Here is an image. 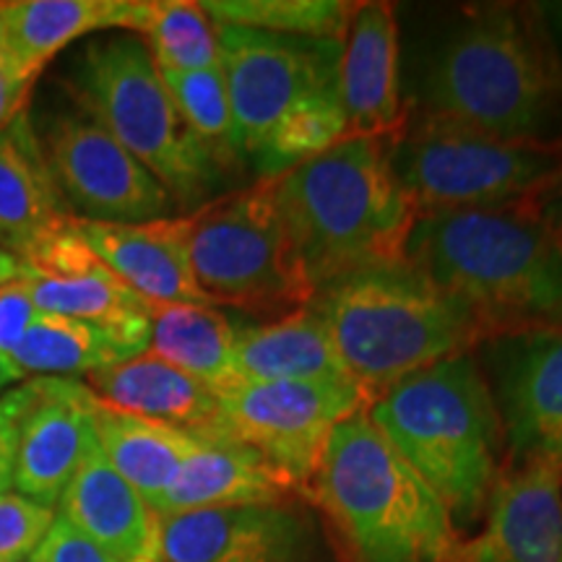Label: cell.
<instances>
[{
    "mask_svg": "<svg viewBox=\"0 0 562 562\" xmlns=\"http://www.w3.org/2000/svg\"><path fill=\"white\" fill-rule=\"evenodd\" d=\"M74 222L55 186L30 110L0 128V248L19 261L53 232Z\"/></svg>",
    "mask_w": 562,
    "mask_h": 562,
    "instance_id": "obj_20",
    "label": "cell"
},
{
    "mask_svg": "<svg viewBox=\"0 0 562 562\" xmlns=\"http://www.w3.org/2000/svg\"><path fill=\"white\" fill-rule=\"evenodd\" d=\"M140 351L121 336L94 323L37 313V318L11 351V362L24 378H76L133 360Z\"/></svg>",
    "mask_w": 562,
    "mask_h": 562,
    "instance_id": "obj_28",
    "label": "cell"
},
{
    "mask_svg": "<svg viewBox=\"0 0 562 562\" xmlns=\"http://www.w3.org/2000/svg\"><path fill=\"white\" fill-rule=\"evenodd\" d=\"M32 277H34V273L26 269V266L21 263L16 256H11L9 250L0 248V286L13 284V281H26Z\"/></svg>",
    "mask_w": 562,
    "mask_h": 562,
    "instance_id": "obj_39",
    "label": "cell"
},
{
    "mask_svg": "<svg viewBox=\"0 0 562 562\" xmlns=\"http://www.w3.org/2000/svg\"><path fill=\"white\" fill-rule=\"evenodd\" d=\"M362 409L368 398L357 385L240 381L220 393V417L206 438L256 451L307 501L334 430Z\"/></svg>",
    "mask_w": 562,
    "mask_h": 562,
    "instance_id": "obj_10",
    "label": "cell"
},
{
    "mask_svg": "<svg viewBox=\"0 0 562 562\" xmlns=\"http://www.w3.org/2000/svg\"><path fill=\"white\" fill-rule=\"evenodd\" d=\"M24 562H30V560H24Z\"/></svg>",
    "mask_w": 562,
    "mask_h": 562,
    "instance_id": "obj_42",
    "label": "cell"
},
{
    "mask_svg": "<svg viewBox=\"0 0 562 562\" xmlns=\"http://www.w3.org/2000/svg\"><path fill=\"white\" fill-rule=\"evenodd\" d=\"M161 79H165V87L170 91L186 128L193 133V138L209 154V159L220 167L224 178L232 172H240L243 159L237 154L235 123H232L229 94L222 68L214 66L186 70V74H161Z\"/></svg>",
    "mask_w": 562,
    "mask_h": 562,
    "instance_id": "obj_31",
    "label": "cell"
},
{
    "mask_svg": "<svg viewBox=\"0 0 562 562\" xmlns=\"http://www.w3.org/2000/svg\"><path fill=\"white\" fill-rule=\"evenodd\" d=\"M372 425L440 497L472 524L501 476L503 425L476 351L414 372L368 406Z\"/></svg>",
    "mask_w": 562,
    "mask_h": 562,
    "instance_id": "obj_6",
    "label": "cell"
},
{
    "mask_svg": "<svg viewBox=\"0 0 562 562\" xmlns=\"http://www.w3.org/2000/svg\"><path fill=\"white\" fill-rule=\"evenodd\" d=\"M307 503L331 521L347 562H461L451 513L368 409L334 430Z\"/></svg>",
    "mask_w": 562,
    "mask_h": 562,
    "instance_id": "obj_5",
    "label": "cell"
},
{
    "mask_svg": "<svg viewBox=\"0 0 562 562\" xmlns=\"http://www.w3.org/2000/svg\"><path fill=\"white\" fill-rule=\"evenodd\" d=\"M91 422L104 459L151 508L201 442L199 435L115 409L100 398Z\"/></svg>",
    "mask_w": 562,
    "mask_h": 562,
    "instance_id": "obj_25",
    "label": "cell"
},
{
    "mask_svg": "<svg viewBox=\"0 0 562 562\" xmlns=\"http://www.w3.org/2000/svg\"><path fill=\"white\" fill-rule=\"evenodd\" d=\"M461 562H562V472L516 463L501 472L484 529L463 542Z\"/></svg>",
    "mask_w": 562,
    "mask_h": 562,
    "instance_id": "obj_16",
    "label": "cell"
},
{
    "mask_svg": "<svg viewBox=\"0 0 562 562\" xmlns=\"http://www.w3.org/2000/svg\"><path fill=\"white\" fill-rule=\"evenodd\" d=\"M404 258L461 300L487 339L562 328V250L526 203L419 214Z\"/></svg>",
    "mask_w": 562,
    "mask_h": 562,
    "instance_id": "obj_2",
    "label": "cell"
},
{
    "mask_svg": "<svg viewBox=\"0 0 562 562\" xmlns=\"http://www.w3.org/2000/svg\"><path fill=\"white\" fill-rule=\"evenodd\" d=\"M34 83L24 81L16 70L11 68V63L0 53V128H5L13 117L21 115L30 102V91Z\"/></svg>",
    "mask_w": 562,
    "mask_h": 562,
    "instance_id": "obj_38",
    "label": "cell"
},
{
    "mask_svg": "<svg viewBox=\"0 0 562 562\" xmlns=\"http://www.w3.org/2000/svg\"><path fill=\"white\" fill-rule=\"evenodd\" d=\"M300 492L269 461L240 442L201 438L199 448L182 461L170 487L154 503V513L281 503ZM305 501V497H302Z\"/></svg>",
    "mask_w": 562,
    "mask_h": 562,
    "instance_id": "obj_21",
    "label": "cell"
},
{
    "mask_svg": "<svg viewBox=\"0 0 562 562\" xmlns=\"http://www.w3.org/2000/svg\"><path fill=\"white\" fill-rule=\"evenodd\" d=\"M311 307L368 406L414 372L487 341L476 315L406 258L328 281Z\"/></svg>",
    "mask_w": 562,
    "mask_h": 562,
    "instance_id": "obj_3",
    "label": "cell"
},
{
    "mask_svg": "<svg viewBox=\"0 0 562 562\" xmlns=\"http://www.w3.org/2000/svg\"><path fill=\"white\" fill-rule=\"evenodd\" d=\"M79 110L100 123L157 178L178 209L214 199L224 175L186 128L140 34H115L83 47L74 68Z\"/></svg>",
    "mask_w": 562,
    "mask_h": 562,
    "instance_id": "obj_7",
    "label": "cell"
},
{
    "mask_svg": "<svg viewBox=\"0 0 562 562\" xmlns=\"http://www.w3.org/2000/svg\"><path fill=\"white\" fill-rule=\"evenodd\" d=\"M140 37L161 74H186L220 66L216 24L201 3L188 0H149Z\"/></svg>",
    "mask_w": 562,
    "mask_h": 562,
    "instance_id": "obj_32",
    "label": "cell"
},
{
    "mask_svg": "<svg viewBox=\"0 0 562 562\" xmlns=\"http://www.w3.org/2000/svg\"><path fill=\"white\" fill-rule=\"evenodd\" d=\"M58 508L60 518L117 562H146L149 558L157 513L110 467L100 446L91 448L76 469Z\"/></svg>",
    "mask_w": 562,
    "mask_h": 562,
    "instance_id": "obj_22",
    "label": "cell"
},
{
    "mask_svg": "<svg viewBox=\"0 0 562 562\" xmlns=\"http://www.w3.org/2000/svg\"><path fill=\"white\" fill-rule=\"evenodd\" d=\"M235 144L243 167L302 102L339 87L341 42L216 26Z\"/></svg>",
    "mask_w": 562,
    "mask_h": 562,
    "instance_id": "obj_11",
    "label": "cell"
},
{
    "mask_svg": "<svg viewBox=\"0 0 562 562\" xmlns=\"http://www.w3.org/2000/svg\"><path fill=\"white\" fill-rule=\"evenodd\" d=\"M32 402V381L16 385L0 396V495L13 487V467H16L19 425L26 406Z\"/></svg>",
    "mask_w": 562,
    "mask_h": 562,
    "instance_id": "obj_35",
    "label": "cell"
},
{
    "mask_svg": "<svg viewBox=\"0 0 562 562\" xmlns=\"http://www.w3.org/2000/svg\"><path fill=\"white\" fill-rule=\"evenodd\" d=\"M26 290L40 313L94 323L121 336L140 355L149 349L151 305L102 263L76 277H32L26 279Z\"/></svg>",
    "mask_w": 562,
    "mask_h": 562,
    "instance_id": "obj_27",
    "label": "cell"
},
{
    "mask_svg": "<svg viewBox=\"0 0 562 562\" xmlns=\"http://www.w3.org/2000/svg\"><path fill=\"white\" fill-rule=\"evenodd\" d=\"M277 188L315 292L351 271L404 261L419 211L391 170L385 140H341L281 175Z\"/></svg>",
    "mask_w": 562,
    "mask_h": 562,
    "instance_id": "obj_4",
    "label": "cell"
},
{
    "mask_svg": "<svg viewBox=\"0 0 562 562\" xmlns=\"http://www.w3.org/2000/svg\"><path fill=\"white\" fill-rule=\"evenodd\" d=\"M539 16H544L550 21V26L554 32H558V37L562 40V3H542L537 5Z\"/></svg>",
    "mask_w": 562,
    "mask_h": 562,
    "instance_id": "obj_41",
    "label": "cell"
},
{
    "mask_svg": "<svg viewBox=\"0 0 562 562\" xmlns=\"http://www.w3.org/2000/svg\"><path fill=\"white\" fill-rule=\"evenodd\" d=\"M237 326L214 305H151L149 355L178 368L216 396L240 383Z\"/></svg>",
    "mask_w": 562,
    "mask_h": 562,
    "instance_id": "obj_26",
    "label": "cell"
},
{
    "mask_svg": "<svg viewBox=\"0 0 562 562\" xmlns=\"http://www.w3.org/2000/svg\"><path fill=\"white\" fill-rule=\"evenodd\" d=\"M385 149L419 214L518 206L562 167V144L497 138L427 115L409 117Z\"/></svg>",
    "mask_w": 562,
    "mask_h": 562,
    "instance_id": "obj_9",
    "label": "cell"
},
{
    "mask_svg": "<svg viewBox=\"0 0 562 562\" xmlns=\"http://www.w3.org/2000/svg\"><path fill=\"white\" fill-rule=\"evenodd\" d=\"M349 138L347 115L339 87L302 102L297 110L273 128L248 165L258 180H277L281 175L326 154Z\"/></svg>",
    "mask_w": 562,
    "mask_h": 562,
    "instance_id": "obj_29",
    "label": "cell"
},
{
    "mask_svg": "<svg viewBox=\"0 0 562 562\" xmlns=\"http://www.w3.org/2000/svg\"><path fill=\"white\" fill-rule=\"evenodd\" d=\"M87 385L115 409L165 422L199 438H206L220 417V396L214 391L149 351L91 372Z\"/></svg>",
    "mask_w": 562,
    "mask_h": 562,
    "instance_id": "obj_24",
    "label": "cell"
},
{
    "mask_svg": "<svg viewBox=\"0 0 562 562\" xmlns=\"http://www.w3.org/2000/svg\"><path fill=\"white\" fill-rule=\"evenodd\" d=\"M37 313L32 294L26 290V281L0 286V351L3 355H11L19 347Z\"/></svg>",
    "mask_w": 562,
    "mask_h": 562,
    "instance_id": "obj_36",
    "label": "cell"
},
{
    "mask_svg": "<svg viewBox=\"0 0 562 562\" xmlns=\"http://www.w3.org/2000/svg\"><path fill=\"white\" fill-rule=\"evenodd\" d=\"M97 396L79 378H37L32 402L19 425L13 490L53 508L76 469L87 459L94 438Z\"/></svg>",
    "mask_w": 562,
    "mask_h": 562,
    "instance_id": "obj_15",
    "label": "cell"
},
{
    "mask_svg": "<svg viewBox=\"0 0 562 562\" xmlns=\"http://www.w3.org/2000/svg\"><path fill=\"white\" fill-rule=\"evenodd\" d=\"M216 26H245L281 37L344 42L357 3L344 0H206L201 3Z\"/></svg>",
    "mask_w": 562,
    "mask_h": 562,
    "instance_id": "obj_30",
    "label": "cell"
},
{
    "mask_svg": "<svg viewBox=\"0 0 562 562\" xmlns=\"http://www.w3.org/2000/svg\"><path fill=\"white\" fill-rule=\"evenodd\" d=\"M149 0H0V53L24 81L91 32L140 34Z\"/></svg>",
    "mask_w": 562,
    "mask_h": 562,
    "instance_id": "obj_18",
    "label": "cell"
},
{
    "mask_svg": "<svg viewBox=\"0 0 562 562\" xmlns=\"http://www.w3.org/2000/svg\"><path fill=\"white\" fill-rule=\"evenodd\" d=\"M537 5H484L427 58L419 115L508 140L562 144V66Z\"/></svg>",
    "mask_w": 562,
    "mask_h": 562,
    "instance_id": "obj_1",
    "label": "cell"
},
{
    "mask_svg": "<svg viewBox=\"0 0 562 562\" xmlns=\"http://www.w3.org/2000/svg\"><path fill=\"white\" fill-rule=\"evenodd\" d=\"M55 521V510L19 495H0V562H24L32 558Z\"/></svg>",
    "mask_w": 562,
    "mask_h": 562,
    "instance_id": "obj_33",
    "label": "cell"
},
{
    "mask_svg": "<svg viewBox=\"0 0 562 562\" xmlns=\"http://www.w3.org/2000/svg\"><path fill=\"white\" fill-rule=\"evenodd\" d=\"M19 381H24V372L11 362L9 355L0 351V391H3L9 383H19Z\"/></svg>",
    "mask_w": 562,
    "mask_h": 562,
    "instance_id": "obj_40",
    "label": "cell"
},
{
    "mask_svg": "<svg viewBox=\"0 0 562 562\" xmlns=\"http://www.w3.org/2000/svg\"><path fill=\"white\" fill-rule=\"evenodd\" d=\"M30 562H117L110 552L74 529L66 518L55 516L50 531L45 533Z\"/></svg>",
    "mask_w": 562,
    "mask_h": 562,
    "instance_id": "obj_34",
    "label": "cell"
},
{
    "mask_svg": "<svg viewBox=\"0 0 562 562\" xmlns=\"http://www.w3.org/2000/svg\"><path fill=\"white\" fill-rule=\"evenodd\" d=\"M526 206L533 211V216L542 222V227L562 250V167L526 201Z\"/></svg>",
    "mask_w": 562,
    "mask_h": 562,
    "instance_id": "obj_37",
    "label": "cell"
},
{
    "mask_svg": "<svg viewBox=\"0 0 562 562\" xmlns=\"http://www.w3.org/2000/svg\"><path fill=\"white\" fill-rule=\"evenodd\" d=\"M76 224L97 261L149 305H211L195 284L180 216L146 224Z\"/></svg>",
    "mask_w": 562,
    "mask_h": 562,
    "instance_id": "obj_19",
    "label": "cell"
},
{
    "mask_svg": "<svg viewBox=\"0 0 562 562\" xmlns=\"http://www.w3.org/2000/svg\"><path fill=\"white\" fill-rule=\"evenodd\" d=\"M199 290L211 305L292 313L311 305L313 284L294 250L277 180H256L180 216Z\"/></svg>",
    "mask_w": 562,
    "mask_h": 562,
    "instance_id": "obj_8",
    "label": "cell"
},
{
    "mask_svg": "<svg viewBox=\"0 0 562 562\" xmlns=\"http://www.w3.org/2000/svg\"><path fill=\"white\" fill-rule=\"evenodd\" d=\"M42 146L74 220L146 224L175 216L178 203L167 188L87 112L50 117Z\"/></svg>",
    "mask_w": 562,
    "mask_h": 562,
    "instance_id": "obj_12",
    "label": "cell"
},
{
    "mask_svg": "<svg viewBox=\"0 0 562 562\" xmlns=\"http://www.w3.org/2000/svg\"><path fill=\"white\" fill-rule=\"evenodd\" d=\"M146 562H328L326 537L302 497L157 513Z\"/></svg>",
    "mask_w": 562,
    "mask_h": 562,
    "instance_id": "obj_13",
    "label": "cell"
},
{
    "mask_svg": "<svg viewBox=\"0 0 562 562\" xmlns=\"http://www.w3.org/2000/svg\"><path fill=\"white\" fill-rule=\"evenodd\" d=\"M480 349L510 467L550 463L562 472V328L492 336Z\"/></svg>",
    "mask_w": 562,
    "mask_h": 562,
    "instance_id": "obj_14",
    "label": "cell"
},
{
    "mask_svg": "<svg viewBox=\"0 0 562 562\" xmlns=\"http://www.w3.org/2000/svg\"><path fill=\"white\" fill-rule=\"evenodd\" d=\"M339 94L349 138L391 140L404 131L398 26L391 3H357L341 42Z\"/></svg>",
    "mask_w": 562,
    "mask_h": 562,
    "instance_id": "obj_17",
    "label": "cell"
},
{
    "mask_svg": "<svg viewBox=\"0 0 562 562\" xmlns=\"http://www.w3.org/2000/svg\"><path fill=\"white\" fill-rule=\"evenodd\" d=\"M235 364L240 381L357 385L326 321L311 305L266 326H237Z\"/></svg>",
    "mask_w": 562,
    "mask_h": 562,
    "instance_id": "obj_23",
    "label": "cell"
}]
</instances>
